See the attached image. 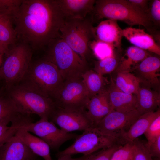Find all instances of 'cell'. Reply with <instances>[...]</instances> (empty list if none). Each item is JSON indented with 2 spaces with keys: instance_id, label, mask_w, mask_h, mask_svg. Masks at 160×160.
<instances>
[{
  "instance_id": "cell-1",
  "label": "cell",
  "mask_w": 160,
  "mask_h": 160,
  "mask_svg": "<svg viewBox=\"0 0 160 160\" xmlns=\"http://www.w3.org/2000/svg\"><path fill=\"white\" fill-rule=\"evenodd\" d=\"M11 20L18 42L28 45L33 51L44 50L60 37L65 21L55 0H23Z\"/></svg>"
},
{
  "instance_id": "cell-2",
  "label": "cell",
  "mask_w": 160,
  "mask_h": 160,
  "mask_svg": "<svg viewBox=\"0 0 160 160\" xmlns=\"http://www.w3.org/2000/svg\"><path fill=\"white\" fill-rule=\"evenodd\" d=\"M44 51L42 58L56 67L64 81L81 78L83 74L88 69L87 61L60 37L52 41Z\"/></svg>"
},
{
  "instance_id": "cell-3",
  "label": "cell",
  "mask_w": 160,
  "mask_h": 160,
  "mask_svg": "<svg viewBox=\"0 0 160 160\" xmlns=\"http://www.w3.org/2000/svg\"><path fill=\"white\" fill-rule=\"evenodd\" d=\"M91 17L95 19L104 18L124 22L128 25H142L153 34L155 31L148 15L130 4L127 0H96Z\"/></svg>"
},
{
  "instance_id": "cell-4",
  "label": "cell",
  "mask_w": 160,
  "mask_h": 160,
  "mask_svg": "<svg viewBox=\"0 0 160 160\" xmlns=\"http://www.w3.org/2000/svg\"><path fill=\"white\" fill-rule=\"evenodd\" d=\"M8 95L22 112L49 120L55 107L53 100L36 88L20 82L7 89Z\"/></svg>"
},
{
  "instance_id": "cell-5",
  "label": "cell",
  "mask_w": 160,
  "mask_h": 160,
  "mask_svg": "<svg viewBox=\"0 0 160 160\" xmlns=\"http://www.w3.org/2000/svg\"><path fill=\"white\" fill-rule=\"evenodd\" d=\"M33 51L20 42L9 47L0 67V78L4 80L7 89L19 83L32 62Z\"/></svg>"
},
{
  "instance_id": "cell-6",
  "label": "cell",
  "mask_w": 160,
  "mask_h": 160,
  "mask_svg": "<svg viewBox=\"0 0 160 160\" xmlns=\"http://www.w3.org/2000/svg\"><path fill=\"white\" fill-rule=\"evenodd\" d=\"M20 82L36 88L53 100L64 81L56 67L42 58L32 61Z\"/></svg>"
},
{
  "instance_id": "cell-7",
  "label": "cell",
  "mask_w": 160,
  "mask_h": 160,
  "mask_svg": "<svg viewBox=\"0 0 160 160\" xmlns=\"http://www.w3.org/2000/svg\"><path fill=\"white\" fill-rule=\"evenodd\" d=\"M93 22L91 16L65 20L60 29V37L87 61L91 52L89 44L95 39Z\"/></svg>"
},
{
  "instance_id": "cell-8",
  "label": "cell",
  "mask_w": 160,
  "mask_h": 160,
  "mask_svg": "<svg viewBox=\"0 0 160 160\" xmlns=\"http://www.w3.org/2000/svg\"><path fill=\"white\" fill-rule=\"evenodd\" d=\"M116 144H120L118 139L104 134L97 127H93L78 135L71 146L58 152L56 156L78 153L88 155Z\"/></svg>"
},
{
  "instance_id": "cell-9",
  "label": "cell",
  "mask_w": 160,
  "mask_h": 160,
  "mask_svg": "<svg viewBox=\"0 0 160 160\" xmlns=\"http://www.w3.org/2000/svg\"><path fill=\"white\" fill-rule=\"evenodd\" d=\"M90 98L81 78L64 81L53 101L56 106L63 109L84 110Z\"/></svg>"
},
{
  "instance_id": "cell-10",
  "label": "cell",
  "mask_w": 160,
  "mask_h": 160,
  "mask_svg": "<svg viewBox=\"0 0 160 160\" xmlns=\"http://www.w3.org/2000/svg\"><path fill=\"white\" fill-rule=\"evenodd\" d=\"M20 128L36 135L53 150H57L64 143L75 139L78 135L59 129L53 122L44 118Z\"/></svg>"
},
{
  "instance_id": "cell-11",
  "label": "cell",
  "mask_w": 160,
  "mask_h": 160,
  "mask_svg": "<svg viewBox=\"0 0 160 160\" xmlns=\"http://www.w3.org/2000/svg\"><path fill=\"white\" fill-rule=\"evenodd\" d=\"M49 119L59 126L61 129L68 132L76 131H84L90 128L96 127L86 110L65 109L55 105Z\"/></svg>"
},
{
  "instance_id": "cell-12",
  "label": "cell",
  "mask_w": 160,
  "mask_h": 160,
  "mask_svg": "<svg viewBox=\"0 0 160 160\" xmlns=\"http://www.w3.org/2000/svg\"><path fill=\"white\" fill-rule=\"evenodd\" d=\"M141 115L136 109L128 112L113 110L100 122L97 127L104 134L117 138L119 142L122 135Z\"/></svg>"
},
{
  "instance_id": "cell-13",
  "label": "cell",
  "mask_w": 160,
  "mask_h": 160,
  "mask_svg": "<svg viewBox=\"0 0 160 160\" xmlns=\"http://www.w3.org/2000/svg\"><path fill=\"white\" fill-rule=\"evenodd\" d=\"M154 54L146 57L134 71L140 82V85L159 92L160 58Z\"/></svg>"
},
{
  "instance_id": "cell-14",
  "label": "cell",
  "mask_w": 160,
  "mask_h": 160,
  "mask_svg": "<svg viewBox=\"0 0 160 160\" xmlns=\"http://www.w3.org/2000/svg\"><path fill=\"white\" fill-rule=\"evenodd\" d=\"M30 115L20 111L8 95H0V124L7 125L11 123V126L19 128L32 121Z\"/></svg>"
},
{
  "instance_id": "cell-15",
  "label": "cell",
  "mask_w": 160,
  "mask_h": 160,
  "mask_svg": "<svg viewBox=\"0 0 160 160\" xmlns=\"http://www.w3.org/2000/svg\"><path fill=\"white\" fill-rule=\"evenodd\" d=\"M37 156L15 134L0 146V160H33Z\"/></svg>"
},
{
  "instance_id": "cell-16",
  "label": "cell",
  "mask_w": 160,
  "mask_h": 160,
  "mask_svg": "<svg viewBox=\"0 0 160 160\" xmlns=\"http://www.w3.org/2000/svg\"><path fill=\"white\" fill-rule=\"evenodd\" d=\"M65 20L83 19L93 11L95 0H55Z\"/></svg>"
},
{
  "instance_id": "cell-17",
  "label": "cell",
  "mask_w": 160,
  "mask_h": 160,
  "mask_svg": "<svg viewBox=\"0 0 160 160\" xmlns=\"http://www.w3.org/2000/svg\"><path fill=\"white\" fill-rule=\"evenodd\" d=\"M95 39L108 43L117 49H121L123 29L117 21L107 19L101 21L94 27Z\"/></svg>"
},
{
  "instance_id": "cell-18",
  "label": "cell",
  "mask_w": 160,
  "mask_h": 160,
  "mask_svg": "<svg viewBox=\"0 0 160 160\" xmlns=\"http://www.w3.org/2000/svg\"><path fill=\"white\" fill-rule=\"evenodd\" d=\"M123 37L133 46L160 55V47L152 35L143 29L131 26L123 29Z\"/></svg>"
},
{
  "instance_id": "cell-19",
  "label": "cell",
  "mask_w": 160,
  "mask_h": 160,
  "mask_svg": "<svg viewBox=\"0 0 160 160\" xmlns=\"http://www.w3.org/2000/svg\"><path fill=\"white\" fill-rule=\"evenodd\" d=\"M107 88L91 97L87 104V114L95 127L113 110Z\"/></svg>"
},
{
  "instance_id": "cell-20",
  "label": "cell",
  "mask_w": 160,
  "mask_h": 160,
  "mask_svg": "<svg viewBox=\"0 0 160 160\" xmlns=\"http://www.w3.org/2000/svg\"><path fill=\"white\" fill-rule=\"evenodd\" d=\"M107 89L113 110L128 112L136 109V95L128 94L120 90L116 86L111 78Z\"/></svg>"
},
{
  "instance_id": "cell-21",
  "label": "cell",
  "mask_w": 160,
  "mask_h": 160,
  "mask_svg": "<svg viewBox=\"0 0 160 160\" xmlns=\"http://www.w3.org/2000/svg\"><path fill=\"white\" fill-rule=\"evenodd\" d=\"M135 95L136 109L141 115L159 109L157 108L160 104V92L140 85Z\"/></svg>"
},
{
  "instance_id": "cell-22",
  "label": "cell",
  "mask_w": 160,
  "mask_h": 160,
  "mask_svg": "<svg viewBox=\"0 0 160 160\" xmlns=\"http://www.w3.org/2000/svg\"><path fill=\"white\" fill-rule=\"evenodd\" d=\"M160 115V109L141 115L121 137L120 142L123 145L133 142L144 134L152 121Z\"/></svg>"
},
{
  "instance_id": "cell-23",
  "label": "cell",
  "mask_w": 160,
  "mask_h": 160,
  "mask_svg": "<svg viewBox=\"0 0 160 160\" xmlns=\"http://www.w3.org/2000/svg\"><path fill=\"white\" fill-rule=\"evenodd\" d=\"M15 134L35 154L44 160H52L49 146L41 139L21 128H19Z\"/></svg>"
},
{
  "instance_id": "cell-24",
  "label": "cell",
  "mask_w": 160,
  "mask_h": 160,
  "mask_svg": "<svg viewBox=\"0 0 160 160\" xmlns=\"http://www.w3.org/2000/svg\"><path fill=\"white\" fill-rule=\"evenodd\" d=\"M151 53L133 46L129 47L124 55L122 56L115 70L116 72H131L141 61Z\"/></svg>"
},
{
  "instance_id": "cell-25",
  "label": "cell",
  "mask_w": 160,
  "mask_h": 160,
  "mask_svg": "<svg viewBox=\"0 0 160 160\" xmlns=\"http://www.w3.org/2000/svg\"><path fill=\"white\" fill-rule=\"evenodd\" d=\"M83 83L90 98L106 89L105 78L92 69H88L81 76Z\"/></svg>"
},
{
  "instance_id": "cell-26",
  "label": "cell",
  "mask_w": 160,
  "mask_h": 160,
  "mask_svg": "<svg viewBox=\"0 0 160 160\" xmlns=\"http://www.w3.org/2000/svg\"><path fill=\"white\" fill-rule=\"evenodd\" d=\"M116 73L114 82L117 87L125 93L136 95L140 86L138 78L131 72H121Z\"/></svg>"
},
{
  "instance_id": "cell-27",
  "label": "cell",
  "mask_w": 160,
  "mask_h": 160,
  "mask_svg": "<svg viewBox=\"0 0 160 160\" xmlns=\"http://www.w3.org/2000/svg\"><path fill=\"white\" fill-rule=\"evenodd\" d=\"M122 50L116 49L112 56L94 62V70L103 76L111 73L116 68L122 56Z\"/></svg>"
},
{
  "instance_id": "cell-28",
  "label": "cell",
  "mask_w": 160,
  "mask_h": 160,
  "mask_svg": "<svg viewBox=\"0 0 160 160\" xmlns=\"http://www.w3.org/2000/svg\"><path fill=\"white\" fill-rule=\"evenodd\" d=\"M0 41L9 46L18 42L17 36L11 19L0 14Z\"/></svg>"
},
{
  "instance_id": "cell-29",
  "label": "cell",
  "mask_w": 160,
  "mask_h": 160,
  "mask_svg": "<svg viewBox=\"0 0 160 160\" xmlns=\"http://www.w3.org/2000/svg\"><path fill=\"white\" fill-rule=\"evenodd\" d=\"M89 45L91 51L98 60L112 56L117 49L108 43L95 39L90 41Z\"/></svg>"
},
{
  "instance_id": "cell-30",
  "label": "cell",
  "mask_w": 160,
  "mask_h": 160,
  "mask_svg": "<svg viewBox=\"0 0 160 160\" xmlns=\"http://www.w3.org/2000/svg\"><path fill=\"white\" fill-rule=\"evenodd\" d=\"M133 141L120 145L113 153L110 160H133Z\"/></svg>"
},
{
  "instance_id": "cell-31",
  "label": "cell",
  "mask_w": 160,
  "mask_h": 160,
  "mask_svg": "<svg viewBox=\"0 0 160 160\" xmlns=\"http://www.w3.org/2000/svg\"><path fill=\"white\" fill-rule=\"evenodd\" d=\"M23 0H0V14L12 18L18 11Z\"/></svg>"
},
{
  "instance_id": "cell-32",
  "label": "cell",
  "mask_w": 160,
  "mask_h": 160,
  "mask_svg": "<svg viewBox=\"0 0 160 160\" xmlns=\"http://www.w3.org/2000/svg\"><path fill=\"white\" fill-rule=\"evenodd\" d=\"M144 134L147 140L145 144L146 147L148 146L160 136V115L152 121Z\"/></svg>"
},
{
  "instance_id": "cell-33",
  "label": "cell",
  "mask_w": 160,
  "mask_h": 160,
  "mask_svg": "<svg viewBox=\"0 0 160 160\" xmlns=\"http://www.w3.org/2000/svg\"><path fill=\"white\" fill-rule=\"evenodd\" d=\"M148 15L156 31L160 25V0L150 1Z\"/></svg>"
},
{
  "instance_id": "cell-34",
  "label": "cell",
  "mask_w": 160,
  "mask_h": 160,
  "mask_svg": "<svg viewBox=\"0 0 160 160\" xmlns=\"http://www.w3.org/2000/svg\"><path fill=\"white\" fill-rule=\"evenodd\" d=\"M133 143V160H153L145 146V143L138 139Z\"/></svg>"
},
{
  "instance_id": "cell-35",
  "label": "cell",
  "mask_w": 160,
  "mask_h": 160,
  "mask_svg": "<svg viewBox=\"0 0 160 160\" xmlns=\"http://www.w3.org/2000/svg\"><path fill=\"white\" fill-rule=\"evenodd\" d=\"M121 145L116 144L109 147L100 150L87 155L84 160H110L113 152Z\"/></svg>"
},
{
  "instance_id": "cell-36",
  "label": "cell",
  "mask_w": 160,
  "mask_h": 160,
  "mask_svg": "<svg viewBox=\"0 0 160 160\" xmlns=\"http://www.w3.org/2000/svg\"><path fill=\"white\" fill-rule=\"evenodd\" d=\"M127 1L136 8L148 15L150 0H127Z\"/></svg>"
},
{
  "instance_id": "cell-37",
  "label": "cell",
  "mask_w": 160,
  "mask_h": 160,
  "mask_svg": "<svg viewBox=\"0 0 160 160\" xmlns=\"http://www.w3.org/2000/svg\"><path fill=\"white\" fill-rule=\"evenodd\" d=\"M146 147L152 158H160V136Z\"/></svg>"
},
{
  "instance_id": "cell-38",
  "label": "cell",
  "mask_w": 160,
  "mask_h": 160,
  "mask_svg": "<svg viewBox=\"0 0 160 160\" xmlns=\"http://www.w3.org/2000/svg\"><path fill=\"white\" fill-rule=\"evenodd\" d=\"M19 128L10 126V128L1 137H0V146L6 142L8 139L15 135Z\"/></svg>"
},
{
  "instance_id": "cell-39",
  "label": "cell",
  "mask_w": 160,
  "mask_h": 160,
  "mask_svg": "<svg viewBox=\"0 0 160 160\" xmlns=\"http://www.w3.org/2000/svg\"><path fill=\"white\" fill-rule=\"evenodd\" d=\"M9 47L5 43L0 41V67L3 61V56L8 50Z\"/></svg>"
},
{
  "instance_id": "cell-40",
  "label": "cell",
  "mask_w": 160,
  "mask_h": 160,
  "mask_svg": "<svg viewBox=\"0 0 160 160\" xmlns=\"http://www.w3.org/2000/svg\"><path fill=\"white\" fill-rule=\"evenodd\" d=\"M87 156V155H83L79 158H73L71 156L65 155L57 157V160H84Z\"/></svg>"
},
{
  "instance_id": "cell-41",
  "label": "cell",
  "mask_w": 160,
  "mask_h": 160,
  "mask_svg": "<svg viewBox=\"0 0 160 160\" xmlns=\"http://www.w3.org/2000/svg\"><path fill=\"white\" fill-rule=\"evenodd\" d=\"M10 128V126L8 127L5 125L0 124V131L7 130Z\"/></svg>"
},
{
  "instance_id": "cell-42",
  "label": "cell",
  "mask_w": 160,
  "mask_h": 160,
  "mask_svg": "<svg viewBox=\"0 0 160 160\" xmlns=\"http://www.w3.org/2000/svg\"><path fill=\"white\" fill-rule=\"evenodd\" d=\"M153 160H160V158H154Z\"/></svg>"
},
{
  "instance_id": "cell-43",
  "label": "cell",
  "mask_w": 160,
  "mask_h": 160,
  "mask_svg": "<svg viewBox=\"0 0 160 160\" xmlns=\"http://www.w3.org/2000/svg\"><path fill=\"white\" fill-rule=\"evenodd\" d=\"M37 160L36 159H34V160Z\"/></svg>"
}]
</instances>
